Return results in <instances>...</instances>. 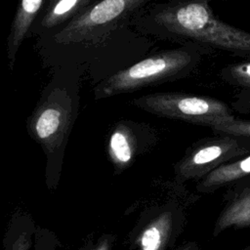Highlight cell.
Listing matches in <instances>:
<instances>
[{
    "label": "cell",
    "instance_id": "cell-1",
    "mask_svg": "<svg viewBox=\"0 0 250 250\" xmlns=\"http://www.w3.org/2000/svg\"><path fill=\"white\" fill-rule=\"evenodd\" d=\"M50 69V79L27 117L26 130L44 152L45 184L54 191L60 184L65 148L78 117L81 82L85 76L75 64Z\"/></svg>",
    "mask_w": 250,
    "mask_h": 250
},
{
    "label": "cell",
    "instance_id": "cell-2",
    "mask_svg": "<svg viewBox=\"0 0 250 250\" xmlns=\"http://www.w3.org/2000/svg\"><path fill=\"white\" fill-rule=\"evenodd\" d=\"M131 26L156 40L250 53V33L217 19L209 0L155 1L135 16Z\"/></svg>",
    "mask_w": 250,
    "mask_h": 250
},
{
    "label": "cell",
    "instance_id": "cell-3",
    "mask_svg": "<svg viewBox=\"0 0 250 250\" xmlns=\"http://www.w3.org/2000/svg\"><path fill=\"white\" fill-rule=\"evenodd\" d=\"M156 0H99L53 36L35 42L44 66L52 67L65 54L130 26L140 12Z\"/></svg>",
    "mask_w": 250,
    "mask_h": 250
},
{
    "label": "cell",
    "instance_id": "cell-4",
    "mask_svg": "<svg viewBox=\"0 0 250 250\" xmlns=\"http://www.w3.org/2000/svg\"><path fill=\"white\" fill-rule=\"evenodd\" d=\"M205 48L194 42H187L176 48L152 52L94 85V99L111 98L183 79L195 69Z\"/></svg>",
    "mask_w": 250,
    "mask_h": 250
},
{
    "label": "cell",
    "instance_id": "cell-5",
    "mask_svg": "<svg viewBox=\"0 0 250 250\" xmlns=\"http://www.w3.org/2000/svg\"><path fill=\"white\" fill-rule=\"evenodd\" d=\"M188 191L184 185L175 181L166 184L164 195L144 207L130 230L127 237L130 250H173L176 247L187 225L188 208L196 198Z\"/></svg>",
    "mask_w": 250,
    "mask_h": 250
},
{
    "label": "cell",
    "instance_id": "cell-6",
    "mask_svg": "<svg viewBox=\"0 0 250 250\" xmlns=\"http://www.w3.org/2000/svg\"><path fill=\"white\" fill-rule=\"evenodd\" d=\"M155 43L156 39L140 33L130 25L65 54L52 67L75 64L82 68L84 76L94 86L151 54Z\"/></svg>",
    "mask_w": 250,
    "mask_h": 250
},
{
    "label": "cell",
    "instance_id": "cell-7",
    "mask_svg": "<svg viewBox=\"0 0 250 250\" xmlns=\"http://www.w3.org/2000/svg\"><path fill=\"white\" fill-rule=\"evenodd\" d=\"M131 104L148 113L170 119L211 127L233 118L223 102L182 92H156L139 96Z\"/></svg>",
    "mask_w": 250,
    "mask_h": 250
},
{
    "label": "cell",
    "instance_id": "cell-8",
    "mask_svg": "<svg viewBox=\"0 0 250 250\" xmlns=\"http://www.w3.org/2000/svg\"><path fill=\"white\" fill-rule=\"evenodd\" d=\"M250 153V137L217 133L192 144L174 164V181H199L219 166Z\"/></svg>",
    "mask_w": 250,
    "mask_h": 250
},
{
    "label": "cell",
    "instance_id": "cell-9",
    "mask_svg": "<svg viewBox=\"0 0 250 250\" xmlns=\"http://www.w3.org/2000/svg\"><path fill=\"white\" fill-rule=\"evenodd\" d=\"M157 133L148 124L120 120L110 128L106 138V152L114 174L128 169L142 154L156 145Z\"/></svg>",
    "mask_w": 250,
    "mask_h": 250
},
{
    "label": "cell",
    "instance_id": "cell-10",
    "mask_svg": "<svg viewBox=\"0 0 250 250\" xmlns=\"http://www.w3.org/2000/svg\"><path fill=\"white\" fill-rule=\"evenodd\" d=\"M99 0H50L30 27L28 37L35 42L58 33L70 21Z\"/></svg>",
    "mask_w": 250,
    "mask_h": 250
},
{
    "label": "cell",
    "instance_id": "cell-11",
    "mask_svg": "<svg viewBox=\"0 0 250 250\" xmlns=\"http://www.w3.org/2000/svg\"><path fill=\"white\" fill-rule=\"evenodd\" d=\"M50 0H20L9 35L7 37L6 53L8 66L13 71L17 56L22 42L28 38V33L33 22L47 6Z\"/></svg>",
    "mask_w": 250,
    "mask_h": 250
},
{
    "label": "cell",
    "instance_id": "cell-12",
    "mask_svg": "<svg viewBox=\"0 0 250 250\" xmlns=\"http://www.w3.org/2000/svg\"><path fill=\"white\" fill-rule=\"evenodd\" d=\"M229 228H250V186L229 197L215 222L213 235L217 236Z\"/></svg>",
    "mask_w": 250,
    "mask_h": 250
},
{
    "label": "cell",
    "instance_id": "cell-13",
    "mask_svg": "<svg viewBox=\"0 0 250 250\" xmlns=\"http://www.w3.org/2000/svg\"><path fill=\"white\" fill-rule=\"evenodd\" d=\"M247 176H250V153L219 166L197 181L195 189L200 193L213 192Z\"/></svg>",
    "mask_w": 250,
    "mask_h": 250
},
{
    "label": "cell",
    "instance_id": "cell-14",
    "mask_svg": "<svg viewBox=\"0 0 250 250\" xmlns=\"http://www.w3.org/2000/svg\"><path fill=\"white\" fill-rule=\"evenodd\" d=\"M36 228L29 213L17 209L12 214L3 236V250H32Z\"/></svg>",
    "mask_w": 250,
    "mask_h": 250
},
{
    "label": "cell",
    "instance_id": "cell-15",
    "mask_svg": "<svg viewBox=\"0 0 250 250\" xmlns=\"http://www.w3.org/2000/svg\"><path fill=\"white\" fill-rule=\"evenodd\" d=\"M222 76L229 83L250 88V62L228 66L222 71Z\"/></svg>",
    "mask_w": 250,
    "mask_h": 250
},
{
    "label": "cell",
    "instance_id": "cell-16",
    "mask_svg": "<svg viewBox=\"0 0 250 250\" xmlns=\"http://www.w3.org/2000/svg\"><path fill=\"white\" fill-rule=\"evenodd\" d=\"M62 244L57 234L44 227L37 226L32 250H61Z\"/></svg>",
    "mask_w": 250,
    "mask_h": 250
},
{
    "label": "cell",
    "instance_id": "cell-17",
    "mask_svg": "<svg viewBox=\"0 0 250 250\" xmlns=\"http://www.w3.org/2000/svg\"><path fill=\"white\" fill-rule=\"evenodd\" d=\"M210 128L215 133L250 137V120L236 119L235 117H233L227 121L215 124Z\"/></svg>",
    "mask_w": 250,
    "mask_h": 250
},
{
    "label": "cell",
    "instance_id": "cell-18",
    "mask_svg": "<svg viewBox=\"0 0 250 250\" xmlns=\"http://www.w3.org/2000/svg\"><path fill=\"white\" fill-rule=\"evenodd\" d=\"M116 240L117 238L113 233L104 232L98 236L89 237L79 250H115Z\"/></svg>",
    "mask_w": 250,
    "mask_h": 250
},
{
    "label": "cell",
    "instance_id": "cell-19",
    "mask_svg": "<svg viewBox=\"0 0 250 250\" xmlns=\"http://www.w3.org/2000/svg\"><path fill=\"white\" fill-rule=\"evenodd\" d=\"M173 250H201V247L196 241H187L175 247Z\"/></svg>",
    "mask_w": 250,
    "mask_h": 250
},
{
    "label": "cell",
    "instance_id": "cell-20",
    "mask_svg": "<svg viewBox=\"0 0 250 250\" xmlns=\"http://www.w3.org/2000/svg\"><path fill=\"white\" fill-rule=\"evenodd\" d=\"M247 105L250 107V96H249L248 99H247Z\"/></svg>",
    "mask_w": 250,
    "mask_h": 250
},
{
    "label": "cell",
    "instance_id": "cell-21",
    "mask_svg": "<svg viewBox=\"0 0 250 250\" xmlns=\"http://www.w3.org/2000/svg\"><path fill=\"white\" fill-rule=\"evenodd\" d=\"M243 250H250V244H249L247 247H245Z\"/></svg>",
    "mask_w": 250,
    "mask_h": 250
}]
</instances>
